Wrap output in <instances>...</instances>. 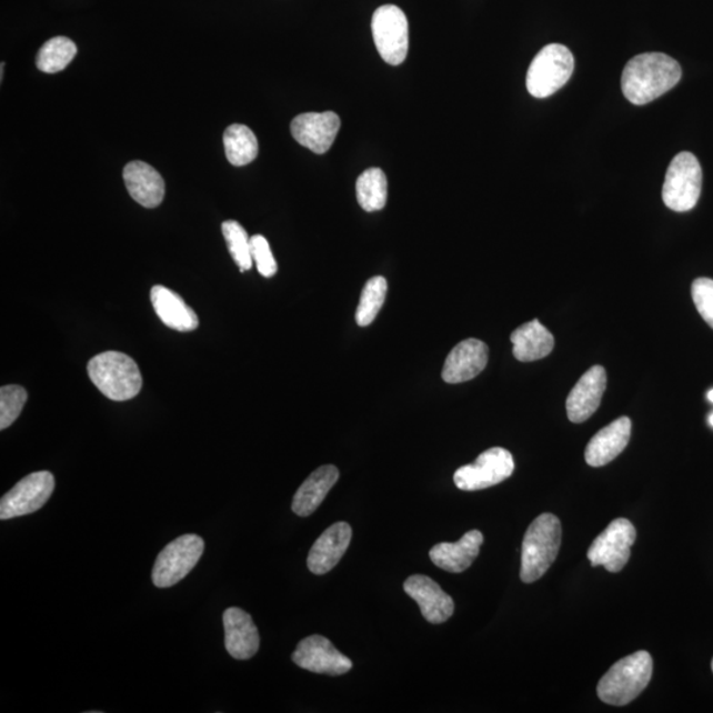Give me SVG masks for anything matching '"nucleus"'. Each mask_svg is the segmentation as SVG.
I'll return each mask as SVG.
<instances>
[{"mask_svg":"<svg viewBox=\"0 0 713 713\" xmlns=\"http://www.w3.org/2000/svg\"><path fill=\"white\" fill-rule=\"evenodd\" d=\"M374 44L390 66H401L409 52V22L394 4H384L372 19Z\"/></svg>","mask_w":713,"mask_h":713,"instance_id":"9","label":"nucleus"},{"mask_svg":"<svg viewBox=\"0 0 713 713\" xmlns=\"http://www.w3.org/2000/svg\"><path fill=\"white\" fill-rule=\"evenodd\" d=\"M76 54L77 47L71 39L66 37L53 38L40 48L37 67L44 73H59L71 64Z\"/></svg>","mask_w":713,"mask_h":713,"instance_id":"27","label":"nucleus"},{"mask_svg":"<svg viewBox=\"0 0 713 713\" xmlns=\"http://www.w3.org/2000/svg\"><path fill=\"white\" fill-rule=\"evenodd\" d=\"M682 79L680 62L665 53H642L629 60L621 77L622 92L633 104H646L673 89Z\"/></svg>","mask_w":713,"mask_h":713,"instance_id":"1","label":"nucleus"},{"mask_svg":"<svg viewBox=\"0 0 713 713\" xmlns=\"http://www.w3.org/2000/svg\"><path fill=\"white\" fill-rule=\"evenodd\" d=\"M352 541V528L347 522H338L327 529L314 542L310 555L309 569L314 575H324L339 564Z\"/></svg>","mask_w":713,"mask_h":713,"instance_id":"17","label":"nucleus"},{"mask_svg":"<svg viewBox=\"0 0 713 713\" xmlns=\"http://www.w3.org/2000/svg\"><path fill=\"white\" fill-rule=\"evenodd\" d=\"M692 300L696 310L702 314L705 323L713 330V281L709 278H699L691 287Z\"/></svg>","mask_w":713,"mask_h":713,"instance_id":"31","label":"nucleus"},{"mask_svg":"<svg viewBox=\"0 0 713 713\" xmlns=\"http://www.w3.org/2000/svg\"><path fill=\"white\" fill-rule=\"evenodd\" d=\"M711 666H712V671H713V660H712Z\"/></svg>","mask_w":713,"mask_h":713,"instance_id":"35","label":"nucleus"},{"mask_svg":"<svg viewBox=\"0 0 713 713\" xmlns=\"http://www.w3.org/2000/svg\"><path fill=\"white\" fill-rule=\"evenodd\" d=\"M653 676V659L647 652L625 656L601 677L597 695L601 702L622 707L632 703L649 686Z\"/></svg>","mask_w":713,"mask_h":713,"instance_id":"3","label":"nucleus"},{"mask_svg":"<svg viewBox=\"0 0 713 713\" xmlns=\"http://www.w3.org/2000/svg\"><path fill=\"white\" fill-rule=\"evenodd\" d=\"M562 544V523L554 514H542L530 524L522 543L521 580H540L556 561Z\"/></svg>","mask_w":713,"mask_h":713,"instance_id":"2","label":"nucleus"},{"mask_svg":"<svg viewBox=\"0 0 713 713\" xmlns=\"http://www.w3.org/2000/svg\"><path fill=\"white\" fill-rule=\"evenodd\" d=\"M251 255L257 264L258 271L264 278H272L277 274L278 264L268 240L263 235H253L250 238Z\"/></svg>","mask_w":713,"mask_h":713,"instance_id":"32","label":"nucleus"},{"mask_svg":"<svg viewBox=\"0 0 713 713\" xmlns=\"http://www.w3.org/2000/svg\"><path fill=\"white\" fill-rule=\"evenodd\" d=\"M292 661L311 673L332 676L347 674L353 667V662L323 635H310L300 641L292 654Z\"/></svg>","mask_w":713,"mask_h":713,"instance_id":"12","label":"nucleus"},{"mask_svg":"<svg viewBox=\"0 0 713 713\" xmlns=\"http://www.w3.org/2000/svg\"><path fill=\"white\" fill-rule=\"evenodd\" d=\"M606 389L603 366H593L575 384L568 398V415L572 423H583L597 411Z\"/></svg>","mask_w":713,"mask_h":713,"instance_id":"16","label":"nucleus"},{"mask_svg":"<svg viewBox=\"0 0 713 713\" xmlns=\"http://www.w3.org/2000/svg\"><path fill=\"white\" fill-rule=\"evenodd\" d=\"M123 179L132 199L144 208H157L162 204L165 184L155 168L144 162H131L124 167Z\"/></svg>","mask_w":713,"mask_h":713,"instance_id":"21","label":"nucleus"},{"mask_svg":"<svg viewBox=\"0 0 713 713\" xmlns=\"http://www.w3.org/2000/svg\"><path fill=\"white\" fill-rule=\"evenodd\" d=\"M356 200L366 212H376L388 202V179L380 168H370L356 180Z\"/></svg>","mask_w":713,"mask_h":713,"instance_id":"26","label":"nucleus"},{"mask_svg":"<svg viewBox=\"0 0 713 713\" xmlns=\"http://www.w3.org/2000/svg\"><path fill=\"white\" fill-rule=\"evenodd\" d=\"M637 531L631 521L614 520L591 544L589 559L592 568L603 565L606 571H622L631 559Z\"/></svg>","mask_w":713,"mask_h":713,"instance_id":"10","label":"nucleus"},{"mask_svg":"<svg viewBox=\"0 0 713 713\" xmlns=\"http://www.w3.org/2000/svg\"><path fill=\"white\" fill-rule=\"evenodd\" d=\"M404 592L414 599L421 607L423 617L430 624H443L454 612V603L436 582L424 575H414L405 580Z\"/></svg>","mask_w":713,"mask_h":713,"instance_id":"15","label":"nucleus"},{"mask_svg":"<svg viewBox=\"0 0 713 713\" xmlns=\"http://www.w3.org/2000/svg\"><path fill=\"white\" fill-rule=\"evenodd\" d=\"M151 303L164 325L178 332L198 330V314L188 305L179 293L164 285L152 287Z\"/></svg>","mask_w":713,"mask_h":713,"instance_id":"22","label":"nucleus"},{"mask_svg":"<svg viewBox=\"0 0 713 713\" xmlns=\"http://www.w3.org/2000/svg\"><path fill=\"white\" fill-rule=\"evenodd\" d=\"M632 436V421L622 416L591 439L585 449L586 464L599 468L612 463L624 451Z\"/></svg>","mask_w":713,"mask_h":713,"instance_id":"19","label":"nucleus"},{"mask_svg":"<svg viewBox=\"0 0 713 713\" xmlns=\"http://www.w3.org/2000/svg\"><path fill=\"white\" fill-rule=\"evenodd\" d=\"M27 391L17 384L0 390V430L9 429L17 421L27 403Z\"/></svg>","mask_w":713,"mask_h":713,"instance_id":"30","label":"nucleus"},{"mask_svg":"<svg viewBox=\"0 0 713 713\" xmlns=\"http://www.w3.org/2000/svg\"><path fill=\"white\" fill-rule=\"evenodd\" d=\"M225 647L234 660L247 661L260 650V632L250 614L240 607H229L223 613Z\"/></svg>","mask_w":713,"mask_h":713,"instance_id":"18","label":"nucleus"},{"mask_svg":"<svg viewBox=\"0 0 713 713\" xmlns=\"http://www.w3.org/2000/svg\"><path fill=\"white\" fill-rule=\"evenodd\" d=\"M88 373L96 388L116 402L132 400L141 393L143 379L137 362L121 352H104L88 363Z\"/></svg>","mask_w":713,"mask_h":713,"instance_id":"4","label":"nucleus"},{"mask_svg":"<svg viewBox=\"0 0 713 713\" xmlns=\"http://www.w3.org/2000/svg\"><path fill=\"white\" fill-rule=\"evenodd\" d=\"M515 470L513 454L505 449L482 452L472 464L461 466L453 475L454 484L464 492H478L501 484Z\"/></svg>","mask_w":713,"mask_h":713,"instance_id":"8","label":"nucleus"},{"mask_svg":"<svg viewBox=\"0 0 713 713\" xmlns=\"http://www.w3.org/2000/svg\"><path fill=\"white\" fill-rule=\"evenodd\" d=\"M222 234L225 238L230 255L242 272L253 268V255H251V243L247 230L240 222L225 221L222 223Z\"/></svg>","mask_w":713,"mask_h":713,"instance_id":"29","label":"nucleus"},{"mask_svg":"<svg viewBox=\"0 0 713 713\" xmlns=\"http://www.w3.org/2000/svg\"><path fill=\"white\" fill-rule=\"evenodd\" d=\"M484 543V535L479 530H471L456 543L443 542L430 550V558L436 568L446 572L461 573L471 568L480 549Z\"/></svg>","mask_w":713,"mask_h":713,"instance_id":"20","label":"nucleus"},{"mask_svg":"<svg viewBox=\"0 0 713 713\" xmlns=\"http://www.w3.org/2000/svg\"><path fill=\"white\" fill-rule=\"evenodd\" d=\"M702 183V167L694 153H677L669 165L662 190L663 202L671 211L689 212L701 198Z\"/></svg>","mask_w":713,"mask_h":713,"instance_id":"5","label":"nucleus"},{"mask_svg":"<svg viewBox=\"0 0 713 713\" xmlns=\"http://www.w3.org/2000/svg\"><path fill=\"white\" fill-rule=\"evenodd\" d=\"M709 422H710V424H711V425H712V428H713V412H712V414H711V415H710V418H709Z\"/></svg>","mask_w":713,"mask_h":713,"instance_id":"34","label":"nucleus"},{"mask_svg":"<svg viewBox=\"0 0 713 713\" xmlns=\"http://www.w3.org/2000/svg\"><path fill=\"white\" fill-rule=\"evenodd\" d=\"M489 349L485 342L478 339L461 341L446 356L443 368V380L456 384L471 381L484 372L488 365Z\"/></svg>","mask_w":713,"mask_h":713,"instance_id":"14","label":"nucleus"},{"mask_svg":"<svg viewBox=\"0 0 713 713\" xmlns=\"http://www.w3.org/2000/svg\"><path fill=\"white\" fill-rule=\"evenodd\" d=\"M339 478L340 472L334 465L318 468L298 489L292 501V512L299 516H309L317 512Z\"/></svg>","mask_w":713,"mask_h":713,"instance_id":"23","label":"nucleus"},{"mask_svg":"<svg viewBox=\"0 0 713 713\" xmlns=\"http://www.w3.org/2000/svg\"><path fill=\"white\" fill-rule=\"evenodd\" d=\"M510 340L513 342V354L521 362L542 360L555 345L554 335L536 319L516 328Z\"/></svg>","mask_w":713,"mask_h":713,"instance_id":"24","label":"nucleus"},{"mask_svg":"<svg viewBox=\"0 0 713 713\" xmlns=\"http://www.w3.org/2000/svg\"><path fill=\"white\" fill-rule=\"evenodd\" d=\"M707 398H709V401L713 403V389L709 391Z\"/></svg>","mask_w":713,"mask_h":713,"instance_id":"33","label":"nucleus"},{"mask_svg":"<svg viewBox=\"0 0 713 713\" xmlns=\"http://www.w3.org/2000/svg\"><path fill=\"white\" fill-rule=\"evenodd\" d=\"M340 125V118L333 111L305 113L293 119L291 134L299 144L321 155L330 151Z\"/></svg>","mask_w":713,"mask_h":713,"instance_id":"13","label":"nucleus"},{"mask_svg":"<svg viewBox=\"0 0 713 713\" xmlns=\"http://www.w3.org/2000/svg\"><path fill=\"white\" fill-rule=\"evenodd\" d=\"M204 550V540L194 534H185L168 543L153 565V584L158 589H170L181 582L198 565Z\"/></svg>","mask_w":713,"mask_h":713,"instance_id":"7","label":"nucleus"},{"mask_svg":"<svg viewBox=\"0 0 713 713\" xmlns=\"http://www.w3.org/2000/svg\"><path fill=\"white\" fill-rule=\"evenodd\" d=\"M223 145L230 164L243 167L254 162L260 151L258 139L248 125L232 124L223 132Z\"/></svg>","mask_w":713,"mask_h":713,"instance_id":"25","label":"nucleus"},{"mask_svg":"<svg viewBox=\"0 0 713 713\" xmlns=\"http://www.w3.org/2000/svg\"><path fill=\"white\" fill-rule=\"evenodd\" d=\"M54 491V478L51 472H34L20 480L0 501V520H12L18 516L38 512L46 505Z\"/></svg>","mask_w":713,"mask_h":713,"instance_id":"11","label":"nucleus"},{"mask_svg":"<svg viewBox=\"0 0 713 713\" xmlns=\"http://www.w3.org/2000/svg\"><path fill=\"white\" fill-rule=\"evenodd\" d=\"M388 289V281L383 277H374L366 282L355 312L356 324L368 327L373 323L386 300Z\"/></svg>","mask_w":713,"mask_h":713,"instance_id":"28","label":"nucleus"},{"mask_svg":"<svg viewBox=\"0 0 713 713\" xmlns=\"http://www.w3.org/2000/svg\"><path fill=\"white\" fill-rule=\"evenodd\" d=\"M575 60L568 47L550 44L535 56L529 68L526 87L535 98H548L568 83Z\"/></svg>","mask_w":713,"mask_h":713,"instance_id":"6","label":"nucleus"}]
</instances>
